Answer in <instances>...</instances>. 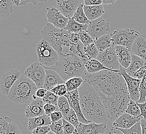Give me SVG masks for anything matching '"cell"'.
<instances>
[{
    "instance_id": "cell-7",
    "label": "cell",
    "mask_w": 146,
    "mask_h": 134,
    "mask_svg": "<svg viewBox=\"0 0 146 134\" xmlns=\"http://www.w3.org/2000/svg\"><path fill=\"white\" fill-rule=\"evenodd\" d=\"M110 34L115 46H123L131 52L135 40L141 35L133 28L118 29Z\"/></svg>"
},
{
    "instance_id": "cell-33",
    "label": "cell",
    "mask_w": 146,
    "mask_h": 134,
    "mask_svg": "<svg viewBox=\"0 0 146 134\" xmlns=\"http://www.w3.org/2000/svg\"><path fill=\"white\" fill-rule=\"evenodd\" d=\"M84 50L86 55L89 59L97 58L99 52L94 43L86 47H84Z\"/></svg>"
},
{
    "instance_id": "cell-24",
    "label": "cell",
    "mask_w": 146,
    "mask_h": 134,
    "mask_svg": "<svg viewBox=\"0 0 146 134\" xmlns=\"http://www.w3.org/2000/svg\"><path fill=\"white\" fill-rule=\"evenodd\" d=\"M145 65L146 62L143 59L132 53V61L129 67L125 69V71L129 76L134 78L135 74Z\"/></svg>"
},
{
    "instance_id": "cell-44",
    "label": "cell",
    "mask_w": 146,
    "mask_h": 134,
    "mask_svg": "<svg viewBox=\"0 0 146 134\" xmlns=\"http://www.w3.org/2000/svg\"><path fill=\"white\" fill-rule=\"evenodd\" d=\"M5 134H22L20 131L18 126L16 124L11 122L9 126V128Z\"/></svg>"
},
{
    "instance_id": "cell-39",
    "label": "cell",
    "mask_w": 146,
    "mask_h": 134,
    "mask_svg": "<svg viewBox=\"0 0 146 134\" xmlns=\"http://www.w3.org/2000/svg\"><path fill=\"white\" fill-rule=\"evenodd\" d=\"M79 35L80 36V41L84 47H86L94 43V40L91 37L89 34L87 32L82 31L79 33Z\"/></svg>"
},
{
    "instance_id": "cell-50",
    "label": "cell",
    "mask_w": 146,
    "mask_h": 134,
    "mask_svg": "<svg viewBox=\"0 0 146 134\" xmlns=\"http://www.w3.org/2000/svg\"><path fill=\"white\" fill-rule=\"evenodd\" d=\"M47 91H48L47 90L45 89V88H44L43 87L38 88L36 92V96L37 98L43 99L44 98H45Z\"/></svg>"
},
{
    "instance_id": "cell-32",
    "label": "cell",
    "mask_w": 146,
    "mask_h": 134,
    "mask_svg": "<svg viewBox=\"0 0 146 134\" xmlns=\"http://www.w3.org/2000/svg\"><path fill=\"white\" fill-rule=\"evenodd\" d=\"M125 113L134 116L135 117L141 118V112L137 103L131 100L127 107Z\"/></svg>"
},
{
    "instance_id": "cell-2",
    "label": "cell",
    "mask_w": 146,
    "mask_h": 134,
    "mask_svg": "<svg viewBox=\"0 0 146 134\" xmlns=\"http://www.w3.org/2000/svg\"><path fill=\"white\" fill-rule=\"evenodd\" d=\"M82 112L87 120L102 124L108 119L107 112L98 92L91 84L84 81L78 88Z\"/></svg>"
},
{
    "instance_id": "cell-19",
    "label": "cell",
    "mask_w": 146,
    "mask_h": 134,
    "mask_svg": "<svg viewBox=\"0 0 146 134\" xmlns=\"http://www.w3.org/2000/svg\"><path fill=\"white\" fill-rule=\"evenodd\" d=\"M45 72L46 76L43 88L47 91H50L54 87L65 83L59 74L53 69H45Z\"/></svg>"
},
{
    "instance_id": "cell-53",
    "label": "cell",
    "mask_w": 146,
    "mask_h": 134,
    "mask_svg": "<svg viewBox=\"0 0 146 134\" xmlns=\"http://www.w3.org/2000/svg\"><path fill=\"white\" fill-rule=\"evenodd\" d=\"M104 134H124L122 131H120L115 127H112L107 131Z\"/></svg>"
},
{
    "instance_id": "cell-51",
    "label": "cell",
    "mask_w": 146,
    "mask_h": 134,
    "mask_svg": "<svg viewBox=\"0 0 146 134\" xmlns=\"http://www.w3.org/2000/svg\"><path fill=\"white\" fill-rule=\"evenodd\" d=\"M141 112V117L146 119V102L143 103H137Z\"/></svg>"
},
{
    "instance_id": "cell-45",
    "label": "cell",
    "mask_w": 146,
    "mask_h": 134,
    "mask_svg": "<svg viewBox=\"0 0 146 134\" xmlns=\"http://www.w3.org/2000/svg\"><path fill=\"white\" fill-rule=\"evenodd\" d=\"M68 38L70 42L74 45L78 44L79 42H81L79 34L72 33L69 32Z\"/></svg>"
},
{
    "instance_id": "cell-48",
    "label": "cell",
    "mask_w": 146,
    "mask_h": 134,
    "mask_svg": "<svg viewBox=\"0 0 146 134\" xmlns=\"http://www.w3.org/2000/svg\"><path fill=\"white\" fill-rule=\"evenodd\" d=\"M134 78L139 79L146 78V65L142 67L141 69L135 74Z\"/></svg>"
},
{
    "instance_id": "cell-56",
    "label": "cell",
    "mask_w": 146,
    "mask_h": 134,
    "mask_svg": "<svg viewBox=\"0 0 146 134\" xmlns=\"http://www.w3.org/2000/svg\"><path fill=\"white\" fill-rule=\"evenodd\" d=\"M13 2L14 3L15 5L17 6L18 7H19L20 6V1L21 0H12Z\"/></svg>"
},
{
    "instance_id": "cell-31",
    "label": "cell",
    "mask_w": 146,
    "mask_h": 134,
    "mask_svg": "<svg viewBox=\"0 0 146 134\" xmlns=\"http://www.w3.org/2000/svg\"><path fill=\"white\" fill-rule=\"evenodd\" d=\"M84 79L82 78H70L65 81V85L67 88L68 92L72 91L78 89L84 83Z\"/></svg>"
},
{
    "instance_id": "cell-27",
    "label": "cell",
    "mask_w": 146,
    "mask_h": 134,
    "mask_svg": "<svg viewBox=\"0 0 146 134\" xmlns=\"http://www.w3.org/2000/svg\"><path fill=\"white\" fill-rule=\"evenodd\" d=\"M12 0H0V18L6 19L13 12V6Z\"/></svg>"
},
{
    "instance_id": "cell-38",
    "label": "cell",
    "mask_w": 146,
    "mask_h": 134,
    "mask_svg": "<svg viewBox=\"0 0 146 134\" xmlns=\"http://www.w3.org/2000/svg\"><path fill=\"white\" fill-rule=\"evenodd\" d=\"M51 131L56 134H64L63 119L59 121L51 123L49 125Z\"/></svg>"
},
{
    "instance_id": "cell-1",
    "label": "cell",
    "mask_w": 146,
    "mask_h": 134,
    "mask_svg": "<svg viewBox=\"0 0 146 134\" xmlns=\"http://www.w3.org/2000/svg\"><path fill=\"white\" fill-rule=\"evenodd\" d=\"M84 81L92 85L105 107L108 119L113 122L125 113L131 99L123 77L108 70L88 73Z\"/></svg>"
},
{
    "instance_id": "cell-46",
    "label": "cell",
    "mask_w": 146,
    "mask_h": 134,
    "mask_svg": "<svg viewBox=\"0 0 146 134\" xmlns=\"http://www.w3.org/2000/svg\"><path fill=\"white\" fill-rule=\"evenodd\" d=\"M50 117L52 121V123H54L62 119L63 118V116L62 115L61 112L57 111V112H54L53 113L50 114Z\"/></svg>"
},
{
    "instance_id": "cell-26",
    "label": "cell",
    "mask_w": 146,
    "mask_h": 134,
    "mask_svg": "<svg viewBox=\"0 0 146 134\" xmlns=\"http://www.w3.org/2000/svg\"><path fill=\"white\" fill-rule=\"evenodd\" d=\"M94 43L96 45L99 53L107 50L112 45H114L111 34L104 35L98 39H96L94 40Z\"/></svg>"
},
{
    "instance_id": "cell-28",
    "label": "cell",
    "mask_w": 146,
    "mask_h": 134,
    "mask_svg": "<svg viewBox=\"0 0 146 134\" xmlns=\"http://www.w3.org/2000/svg\"><path fill=\"white\" fill-rule=\"evenodd\" d=\"M88 25L82 24L77 22L73 18H70L66 27L64 28L65 31L72 33L79 34L82 31L87 32Z\"/></svg>"
},
{
    "instance_id": "cell-14",
    "label": "cell",
    "mask_w": 146,
    "mask_h": 134,
    "mask_svg": "<svg viewBox=\"0 0 146 134\" xmlns=\"http://www.w3.org/2000/svg\"><path fill=\"white\" fill-rule=\"evenodd\" d=\"M84 3L82 0H57L56 9L65 17L70 19L73 18L79 6Z\"/></svg>"
},
{
    "instance_id": "cell-52",
    "label": "cell",
    "mask_w": 146,
    "mask_h": 134,
    "mask_svg": "<svg viewBox=\"0 0 146 134\" xmlns=\"http://www.w3.org/2000/svg\"><path fill=\"white\" fill-rule=\"evenodd\" d=\"M47 1H20V5L25 6L28 3H32L34 5H36L39 2H46Z\"/></svg>"
},
{
    "instance_id": "cell-57",
    "label": "cell",
    "mask_w": 146,
    "mask_h": 134,
    "mask_svg": "<svg viewBox=\"0 0 146 134\" xmlns=\"http://www.w3.org/2000/svg\"><path fill=\"white\" fill-rule=\"evenodd\" d=\"M54 134V133H53V132H52V131H50V132H49V133H48V134Z\"/></svg>"
},
{
    "instance_id": "cell-12",
    "label": "cell",
    "mask_w": 146,
    "mask_h": 134,
    "mask_svg": "<svg viewBox=\"0 0 146 134\" xmlns=\"http://www.w3.org/2000/svg\"><path fill=\"white\" fill-rule=\"evenodd\" d=\"M47 12L46 17L48 23H50L56 28L64 30L68 25L69 18L65 17L58 9L54 7H47Z\"/></svg>"
},
{
    "instance_id": "cell-40",
    "label": "cell",
    "mask_w": 146,
    "mask_h": 134,
    "mask_svg": "<svg viewBox=\"0 0 146 134\" xmlns=\"http://www.w3.org/2000/svg\"><path fill=\"white\" fill-rule=\"evenodd\" d=\"M140 99L137 102V103H143L146 102V78H143L141 80L139 87Z\"/></svg>"
},
{
    "instance_id": "cell-6",
    "label": "cell",
    "mask_w": 146,
    "mask_h": 134,
    "mask_svg": "<svg viewBox=\"0 0 146 134\" xmlns=\"http://www.w3.org/2000/svg\"><path fill=\"white\" fill-rule=\"evenodd\" d=\"M36 51L38 62L45 69H52L59 61V54L43 39L38 43Z\"/></svg>"
},
{
    "instance_id": "cell-10",
    "label": "cell",
    "mask_w": 146,
    "mask_h": 134,
    "mask_svg": "<svg viewBox=\"0 0 146 134\" xmlns=\"http://www.w3.org/2000/svg\"><path fill=\"white\" fill-rule=\"evenodd\" d=\"M87 32L93 40H95L104 35L110 34V23L102 17L93 20L88 25Z\"/></svg>"
},
{
    "instance_id": "cell-11",
    "label": "cell",
    "mask_w": 146,
    "mask_h": 134,
    "mask_svg": "<svg viewBox=\"0 0 146 134\" xmlns=\"http://www.w3.org/2000/svg\"><path fill=\"white\" fill-rule=\"evenodd\" d=\"M119 73L123 77L125 81L131 100L137 103L140 99L139 87L142 79L131 77L127 73L125 69L122 67L120 68Z\"/></svg>"
},
{
    "instance_id": "cell-35",
    "label": "cell",
    "mask_w": 146,
    "mask_h": 134,
    "mask_svg": "<svg viewBox=\"0 0 146 134\" xmlns=\"http://www.w3.org/2000/svg\"><path fill=\"white\" fill-rule=\"evenodd\" d=\"M59 97L56 95H55L53 92L48 91L45 98L42 100L45 104H52L54 106H58V102L59 99Z\"/></svg>"
},
{
    "instance_id": "cell-42",
    "label": "cell",
    "mask_w": 146,
    "mask_h": 134,
    "mask_svg": "<svg viewBox=\"0 0 146 134\" xmlns=\"http://www.w3.org/2000/svg\"><path fill=\"white\" fill-rule=\"evenodd\" d=\"M64 134H73L76 131V128L72 124L63 118Z\"/></svg>"
},
{
    "instance_id": "cell-43",
    "label": "cell",
    "mask_w": 146,
    "mask_h": 134,
    "mask_svg": "<svg viewBox=\"0 0 146 134\" xmlns=\"http://www.w3.org/2000/svg\"><path fill=\"white\" fill-rule=\"evenodd\" d=\"M50 131L49 126H43L34 129L32 134H47Z\"/></svg>"
},
{
    "instance_id": "cell-18",
    "label": "cell",
    "mask_w": 146,
    "mask_h": 134,
    "mask_svg": "<svg viewBox=\"0 0 146 134\" xmlns=\"http://www.w3.org/2000/svg\"><path fill=\"white\" fill-rule=\"evenodd\" d=\"M23 125L29 131H33L37 127L43 126H49L52 123L50 116L45 115L38 117L25 118L22 121Z\"/></svg>"
},
{
    "instance_id": "cell-8",
    "label": "cell",
    "mask_w": 146,
    "mask_h": 134,
    "mask_svg": "<svg viewBox=\"0 0 146 134\" xmlns=\"http://www.w3.org/2000/svg\"><path fill=\"white\" fill-rule=\"evenodd\" d=\"M97 60L110 70L119 72L121 65L115 52V46L112 45L107 50L98 53Z\"/></svg>"
},
{
    "instance_id": "cell-15",
    "label": "cell",
    "mask_w": 146,
    "mask_h": 134,
    "mask_svg": "<svg viewBox=\"0 0 146 134\" xmlns=\"http://www.w3.org/2000/svg\"><path fill=\"white\" fill-rule=\"evenodd\" d=\"M68 99L70 108L76 112L78 117L80 123L83 124H89L91 122L87 120L82 112L80 103V97L79 94L78 89L70 92H68L65 95Z\"/></svg>"
},
{
    "instance_id": "cell-58",
    "label": "cell",
    "mask_w": 146,
    "mask_h": 134,
    "mask_svg": "<svg viewBox=\"0 0 146 134\" xmlns=\"http://www.w3.org/2000/svg\"><path fill=\"white\" fill-rule=\"evenodd\" d=\"M77 134V133H76V131H75V133H74V134Z\"/></svg>"
},
{
    "instance_id": "cell-54",
    "label": "cell",
    "mask_w": 146,
    "mask_h": 134,
    "mask_svg": "<svg viewBox=\"0 0 146 134\" xmlns=\"http://www.w3.org/2000/svg\"><path fill=\"white\" fill-rule=\"evenodd\" d=\"M140 122L142 130V134H146V119L142 118Z\"/></svg>"
},
{
    "instance_id": "cell-21",
    "label": "cell",
    "mask_w": 146,
    "mask_h": 134,
    "mask_svg": "<svg viewBox=\"0 0 146 134\" xmlns=\"http://www.w3.org/2000/svg\"><path fill=\"white\" fill-rule=\"evenodd\" d=\"M131 53L141 57L146 63V36L143 34L135 40L133 45Z\"/></svg>"
},
{
    "instance_id": "cell-3",
    "label": "cell",
    "mask_w": 146,
    "mask_h": 134,
    "mask_svg": "<svg viewBox=\"0 0 146 134\" xmlns=\"http://www.w3.org/2000/svg\"><path fill=\"white\" fill-rule=\"evenodd\" d=\"M42 39L48 42L59 54V56L78 55L76 45L72 44L68 38V31L61 30L47 23L40 31Z\"/></svg>"
},
{
    "instance_id": "cell-47",
    "label": "cell",
    "mask_w": 146,
    "mask_h": 134,
    "mask_svg": "<svg viewBox=\"0 0 146 134\" xmlns=\"http://www.w3.org/2000/svg\"><path fill=\"white\" fill-rule=\"evenodd\" d=\"M56 107L57 106H54L52 104H45L44 107L45 112V115L50 116L52 113L56 112V110L57 109Z\"/></svg>"
},
{
    "instance_id": "cell-13",
    "label": "cell",
    "mask_w": 146,
    "mask_h": 134,
    "mask_svg": "<svg viewBox=\"0 0 146 134\" xmlns=\"http://www.w3.org/2000/svg\"><path fill=\"white\" fill-rule=\"evenodd\" d=\"M21 75L20 71L14 69L3 74L0 80V88L2 92L5 95H9L11 88Z\"/></svg>"
},
{
    "instance_id": "cell-49",
    "label": "cell",
    "mask_w": 146,
    "mask_h": 134,
    "mask_svg": "<svg viewBox=\"0 0 146 134\" xmlns=\"http://www.w3.org/2000/svg\"><path fill=\"white\" fill-rule=\"evenodd\" d=\"M84 5L97 6L102 5L103 0H84Z\"/></svg>"
},
{
    "instance_id": "cell-5",
    "label": "cell",
    "mask_w": 146,
    "mask_h": 134,
    "mask_svg": "<svg viewBox=\"0 0 146 134\" xmlns=\"http://www.w3.org/2000/svg\"><path fill=\"white\" fill-rule=\"evenodd\" d=\"M56 71L65 81L74 78H82L86 70L82 59L74 55L59 56V61L52 69Z\"/></svg>"
},
{
    "instance_id": "cell-16",
    "label": "cell",
    "mask_w": 146,
    "mask_h": 134,
    "mask_svg": "<svg viewBox=\"0 0 146 134\" xmlns=\"http://www.w3.org/2000/svg\"><path fill=\"white\" fill-rule=\"evenodd\" d=\"M108 129L106 123H80L78 127L76 129V133L77 134H104Z\"/></svg>"
},
{
    "instance_id": "cell-9",
    "label": "cell",
    "mask_w": 146,
    "mask_h": 134,
    "mask_svg": "<svg viewBox=\"0 0 146 134\" xmlns=\"http://www.w3.org/2000/svg\"><path fill=\"white\" fill-rule=\"evenodd\" d=\"M24 75L34 82L38 88H42L46 76L45 68L39 62H34L25 70Z\"/></svg>"
},
{
    "instance_id": "cell-23",
    "label": "cell",
    "mask_w": 146,
    "mask_h": 134,
    "mask_svg": "<svg viewBox=\"0 0 146 134\" xmlns=\"http://www.w3.org/2000/svg\"><path fill=\"white\" fill-rule=\"evenodd\" d=\"M85 14L89 21H91L101 18L105 13L103 5L97 6H84Z\"/></svg>"
},
{
    "instance_id": "cell-25",
    "label": "cell",
    "mask_w": 146,
    "mask_h": 134,
    "mask_svg": "<svg viewBox=\"0 0 146 134\" xmlns=\"http://www.w3.org/2000/svg\"><path fill=\"white\" fill-rule=\"evenodd\" d=\"M86 70H87L89 74H93L96 73L100 72L103 70L111 71L114 72H116L115 71L110 70V69L105 67L101 62L98 61L96 59H90L85 64Z\"/></svg>"
},
{
    "instance_id": "cell-41",
    "label": "cell",
    "mask_w": 146,
    "mask_h": 134,
    "mask_svg": "<svg viewBox=\"0 0 146 134\" xmlns=\"http://www.w3.org/2000/svg\"><path fill=\"white\" fill-rule=\"evenodd\" d=\"M50 91L53 92L55 95H58L59 97L65 96L67 93L68 90L65 84H60L52 88Z\"/></svg>"
},
{
    "instance_id": "cell-22",
    "label": "cell",
    "mask_w": 146,
    "mask_h": 134,
    "mask_svg": "<svg viewBox=\"0 0 146 134\" xmlns=\"http://www.w3.org/2000/svg\"><path fill=\"white\" fill-rule=\"evenodd\" d=\"M115 52L121 67L128 68L132 61V53L127 49L121 45H115Z\"/></svg>"
},
{
    "instance_id": "cell-20",
    "label": "cell",
    "mask_w": 146,
    "mask_h": 134,
    "mask_svg": "<svg viewBox=\"0 0 146 134\" xmlns=\"http://www.w3.org/2000/svg\"><path fill=\"white\" fill-rule=\"evenodd\" d=\"M142 118H143L135 117L127 113H124L113 122L112 125L114 127L127 129L131 128Z\"/></svg>"
},
{
    "instance_id": "cell-34",
    "label": "cell",
    "mask_w": 146,
    "mask_h": 134,
    "mask_svg": "<svg viewBox=\"0 0 146 134\" xmlns=\"http://www.w3.org/2000/svg\"><path fill=\"white\" fill-rule=\"evenodd\" d=\"M11 122L10 118L6 115H1L0 116V134H5L9 124Z\"/></svg>"
},
{
    "instance_id": "cell-36",
    "label": "cell",
    "mask_w": 146,
    "mask_h": 134,
    "mask_svg": "<svg viewBox=\"0 0 146 134\" xmlns=\"http://www.w3.org/2000/svg\"><path fill=\"white\" fill-rule=\"evenodd\" d=\"M64 119L68 121L69 123L74 126L76 129L78 127L80 124L78 117L77 116V115L76 114V112L72 108L70 109V112L68 113L67 117Z\"/></svg>"
},
{
    "instance_id": "cell-30",
    "label": "cell",
    "mask_w": 146,
    "mask_h": 134,
    "mask_svg": "<svg viewBox=\"0 0 146 134\" xmlns=\"http://www.w3.org/2000/svg\"><path fill=\"white\" fill-rule=\"evenodd\" d=\"M58 107L59 111L62 112L63 118L66 117L70 112L71 108L68 99L65 96L59 97L58 102Z\"/></svg>"
},
{
    "instance_id": "cell-29",
    "label": "cell",
    "mask_w": 146,
    "mask_h": 134,
    "mask_svg": "<svg viewBox=\"0 0 146 134\" xmlns=\"http://www.w3.org/2000/svg\"><path fill=\"white\" fill-rule=\"evenodd\" d=\"M84 3L82 4L79 6L77 10L73 16V18L77 22L79 23L82 24L89 25L90 21L88 19L87 17L85 14L84 9Z\"/></svg>"
},
{
    "instance_id": "cell-4",
    "label": "cell",
    "mask_w": 146,
    "mask_h": 134,
    "mask_svg": "<svg viewBox=\"0 0 146 134\" xmlns=\"http://www.w3.org/2000/svg\"><path fill=\"white\" fill-rule=\"evenodd\" d=\"M38 89L33 81L25 75H21L7 97L9 100L17 104L30 103L37 99L36 92Z\"/></svg>"
},
{
    "instance_id": "cell-17",
    "label": "cell",
    "mask_w": 146,
    "mask_h": 134,
    "mask_svg": "<svg viewBox=\"0 0 146 134\" xmlns=\"http://www.w3.org/2000/svg\"><path fill=\"white\" fill-rule=\"evenodd\" d=\"M44 103L42 99L37 98L29 104L25 109V116L27 118H33L45 115Z\"/></svg>"
},
{
    "instance_id": "cell-55",
    "label": "cell",
    "mask_w": 146,
    "mask_h": 134,
    "mask_svg": "<svg viewBox=\"0 0 146 134\" xmlns=\"http://www.w3.org/2000/svg\"><path fill=\"white\" fill-rule=\"evenodd\" d=\"M116 2V0H103L102 5H108V4H113Z\"/></svg>"
},
{
    "instance_id": "cell-37",
    "label": "cell",
    "mask_w": 146,
    "mask_h": 134,
    "mask_svg": "<svg viewBox=\"0 0 146 134\" xmlns=\"http://www.w3.org/2000/svg\"><path fill=\"white\" fill-rule=\"evenodd\" d=\"M117 129L122 131L124 134H142V130L140 121L129 129H124L120 128Z\"/></svg>"
}]
</instances>
